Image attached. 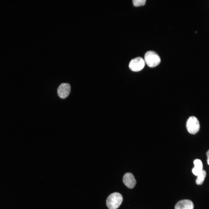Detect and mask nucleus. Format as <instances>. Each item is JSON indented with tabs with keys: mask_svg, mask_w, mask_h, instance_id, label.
<instances>
[{
	"mask_svg": "<svg viewBox=\"0 0 209 209\" xmlns=\"http://www.w3.org/2000/svg\"><path fill=\"white\" fill-rule=\"evenodd\" d=\"M123 201L122 195L117 192L110 194L106 200V205L109 209H116L121 204Z\"/></svg>",
	"mask_w": 209,
	"mask_h": 209,
	"instance_id": "1",
	"label": "nucleus"
},
{
	"mask_svg": "<svg viewBox=\"0 0 209 209\" xmlns=\"http://www.w3.org/2000/svg\"><path fill=\"white\" fill-rule=\"evenodd\" d=\"M145 61L148 66L154 67L158 66L161 61V58L157 53L154 51H148L145 55Z\"/></svg>",
	"mask_w": 209,
	"mask_h": 209,
	"instance_id": "2",
	"label": "nucleus"
},
{
	"mask_svg": "<svg viewBox=\"0 0 209 209\" xmlns=\"http://www.w3.org/2000/svg\"><path fill=\"white\" fill-rule=\"evenodd\" d=\"M186 128L188 132L192 134H195L199 131L200 125L199 122L195 117H190L187 121Z\"/></svg>",
	"mask_w": 209,
	"mask_h": 209,
	"instance_id": "3",
	"label": "nucleus"
},
{
	"mask_svg": "<svg viewBox=\"0 0 209 209\" xmlns=\"http://www.w3.org/2000/svg\"><path fill=\"white\" fill-rule=\"evenodd\" d=\"M145 64L144 60L140 57H138L131 60L129 64V67L132 71L138 72L141 70Z\"/></svg>",
	"mask_w": 209,
	"mask_h": 209,
	"instance_id": "4",
	"label": "nucleus"
},
{
	"mask_svg": "<svg viewBox=\"0 0 209 209\" xmlns=\"http://www.w3.org/2000/svg\"><path fill=\"white\" fill-rule=\"evenodd\" d=\"M71 89V86L69 84L62 83L57 89L58 96L62 99L66 98L69 96L70 92Z\"/></svg>",
	"mask_w": 209,
	"mask_h": 209,
	"instance_id": "5",
	"label": "nucleus"
},
{
	"mask_svg": "<svg viewBox=\"0 0 209 209\" xmlns=\"http://www.w3.org/2000/svg\"><path fill=\"white\" fill-rule=\"evenodd\" d=\"M124 184L128 188H133L136 184V181L133 174L130 172L126 173L123 178Z\"/></svg>",
	"mask_w": 209,
	"mask_h": 209,
	"instance_id": "6",
	"label": "nucleus"
},
{
	"mask_svg": "<svg viewBox=\"0 0 209 209\" xmlns=\"http://www.w3.org/2000/svg\"><path fill=\"white\" fill-rule=\"evenodd\" d=\"M194 205L192 201L189 199H184L178 201L175 209H193Z\"/></svg>",
	"mask_w": 209,
	"mask_h": 209,
	"instance_id": "7",
	"label": "nucleus"
},
{
	"mask_svg": "<svg viewBox=\"0 0 209 209\" xmlns=\"http://www.w3.org/2000/svg\"><path fill=\"white\" fill-rule=\"evenodd\" d=\"M194 167L192 169V172L195 176H197L203 170V164L201 161L196 159L194 161Z\"/></svg>",
	"mask_w": 209,
	"mask_h": 209,
	"instance_id": "8",
	"label": "nucleus"
},
{
	"mask_svg": "<svg viewBox=\"0 0 209 209\" xmlns=\"http://www.w3.org/2000/svg\"><path fill=\"white\" fill-rule=\"evenodd\" d=\"M206 176V171L203 170L200 174L197 176L196 180V182L197 184L200 185L202 184L205 179Z\"/></svg>",
	"mask_w": 209,
	"mask_h": 209,
	"instance_id": "9",
	"label": "nucleus"
},
{
	"mask_svg": "<svg viewBox=\"0 0 209 209\" xmlns=\"http://www.w3.org/2000/svg\"><path fill=\"white\" fill-rule=\"evenodd\" d=\"M146 1V0H133V3L134 6H139L144 5Z\"/></svg>",
	"mask_w": 209,
	"mask_h": 209,
	"instance_id": "10",
	"label": "nucleus"
},
{
	"mask_svg": "<svg viewBox=\"0 0 209 209\" xmlns=\"http://www.w3.org/2000/svg\"><path fill=\"white\" fill-rule=\"evenodd\" d=\"M207 156L208 157V159H207V163L208 165H209V150H208L207 152Z\"/></svg>",
	"mask_w": 209,
	"mask_h": 209,
	"instance_id": "11",
	"label": "nucleus"
}]
</instances>
